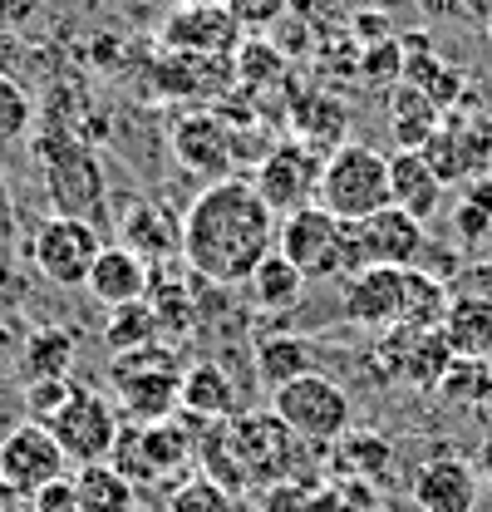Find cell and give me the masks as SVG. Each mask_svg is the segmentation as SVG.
<instances>
[{"mask_svg": "<svg viewBox=\"0 0 492 512\" xmlns=\"http://www.w3.org/2000/svg\"><path fill=\"white\" fill-rule=\"evenodd\" d=\"M119 237H123V247L138 252L148 266L183 261V212H173L158 197H138V202L123 207Z\"/></svg>", "mask_w": 492, "mask_h": 512, "instance_id": "18", "label": "cell"}, {"mask_svg": "<svg viewBox=\"0 0 492 512\" xmlns=\"http://www.w3.org/2000/svg\"><path fill=\"white\" fill-rule=\"evenodd\" d=\"M104 340L114 355H128V350H143L153 340H163V320L148 301H133V306H119L109 311V325H104Z\"/></svg>", "mask_w": 492, "mask_h": 512, "instance_id": "31", "label": "cell"}, {"mask_svg": "<svg viewBox=\"0 0 492 512\" xmlns=\"http://www.w3.org/2000/svg\"><path fill=\"white\" fill-rule=\"evenodd\" d=\"M404 281H409V266H365L355 276H345L340 286V311L350 325L360 330H399L404 320Z\"/></svg>", "mask_w": 492, "mask_h": 512, "instance_id": "16", "label": "cell"}, {"mask_svg": "<svg viewBox=\"0 0 492 512\" xmlns=\"http://www.w3.org/2000/svg\"><path fill=\"white\" fill-rule=\"evenodd\" d=\"M237 429V448H242V468L251 478V488H271V483H286V478H301V439L276 419V414H237L232 419Z\"/></svg>", "mask_w": 492, "mask_h": 512, "instance_id": "13", "label": "cell"}, {"mask_svg": "<svg viewBox=\"0 0 492 512\" xmlns=\"http://www.w3.org/2000/svg\"><path fill=\"white\" fill-rule=\"evenodd\" d=\"M183 414L187 419H237V389L222 365L197 360L183 370Z\"/></svg>", "mask_w": 492, "mask_h": 512, "instance_id": "25", "label": "cell"}, {"mask_svg": "<svg viewBox=\"0 0 492 512\" xmlns=\"http://www.w3.org/2000/svg\"><path fill=\"white\" fill-rule=\"evenodd\" d=\"M473 463H478V478H483V488H492V439L478 448V458H473Z\"/></svg>", "mask_w": 492, "mask_h": 512, "instance_id": "44", "label": "cell"}, {"mask_svg": "<svg viewBox=\"0 0 492 512\" xmlns=\"http://www.w3.org/2000/svg\"><path fill=\"white\" fill-rule=\"evenodd\" d=\"M69 380H30L25 384V414L35 419V424H50L55 414H60V404L69 399Z\"/></svg>", "mask_w": 492, "mask_h": 512, "instance_id": "41", "label": "cell"}, {"mask_svg": "<svg viewBox=\"0 0 492 512\" xmlns=\"http://www.w3.org/2000/svg\"><path fill=\"white\" fill-rule=\"evenodd\" d=\"M74 503L79 512H138V488L114 463H84L74 468Z\"/></svg>", "mask_w": 492, "mask_h": 512, "instance_id": "27", "label": "cell"}, {"mask_svg": "<svg viewBox=\"0 0 492 512\" xmlns=\"http://www.w3.org/2000/svg\"><path fill=\"white\" fill-rule=\"evenodd\" d=\"M276 252L286 256L306 281H315V276H340L345 281V222L330 217L320 202H310L301 212L281 217Z\"/></svg>", "mask_w": 492, "mask_h": 512, "instance_id": "11", "label": "cell"}, {"mask_svg": "<svg viewBox=\"0 0 492 512\" xmlns=\"http://www.w3.org/2000/svg\"><path fill=\"white\" fill-rule=\"evenodd\" d=\"M492 232V183H473L458 207V242H483Z\"/></svg>", "mask_w": 492, "mask_h": 512, "instance_id": "38", "label": "cell"}, {"mask_svg": "<svg viewBox=\"0 0 492 512\" xmlns=\"http://www.w3.org/2000/svg\"><path fill=\"white\" fill-rule=\"evenodd\" d=\"M192 424H197V473L222 483L232 498H242L251 488V478L242 468V448H237L232 419H192Z\"/></svg>", "mask_w": 492, "mask_h": 512, "instance_id": "22", "label": "cell"}, {"mask_svg": "<svg viewBox=\"0 0 492 512\" xmlns=\"http://www.w3.org/2000/svg\"><path fill=\"white\" fill-rule=\"evenodd\" d=\"M178 5H212V0H178Z\"/></svg>", "mask_w": 492, "mask_h": 512, "instance_id": "47", "label": "cell"}, {"mask_svg": "<svg viewBox=\"0 0 492 512\" xmlns=\"http://www.w3.org/2000/svg\"><path fill=\"white\" fill-rule=\"evenodd\" d=\"M424 5H429L433 15H448V20H453V15H468V10H463L458 0H424Z\"/></svg>", "mask_w": 492, "mask_h": 512, "instance_id": "45", "label": "cell"}, {"mask_svg": "<svg viewBox=\"0 0 492 512\" xmlns=\"http://www.w3.org/2000/svg\"><path fill=\"white\" fill-rule=\"evenodd\" d=\"M246 291H251V301H256L266 316H286V311L301 306V296H306V276H301L281 252H271L256 271H251Z\"/></svg>", "mask_w": 492, "mask_h": 512, "instance_id": "28", "label": "cell"}, {"mask_svg": "<svg viewBox=\"0 0 492 512\" xmlns=\"http://www.w3.org/2000/svg\"><path fill=\"white\" fill-rule=\"evenodd\" d=\"M310 370H315V345L306 335H266V340H256V375H261V384L271 394L281 384L310 375Z\"/></svg>", "mask_w": 492, "mask_h": 512, "instance_id": "29", "label": "cell"}, {"mask_svg": "<svg viewBox=\"0 0 492 512\" xmlns=\"http://www.w3.org/2000/svg\"><path fill=\"white\" fill-rule=\"evenodd\" d=\"M109 384H114V404L128 424H163L183 409V365L168 340L114 355Z\"/></svg>", "mask_w": 492, "mask_h": 512, "instance_id": "3", "label": "cell"}, {"mask_svg": "<svg viewBox=\"0 0 492 512\" xmlns=\"http://www.w3.org/2000/svg\"><path fill=\"white\" fill-rule=\"evenodd\" d=\"M458 360H488L492 355V296L483 291H453L448 316L438 325Z\"/></svg>", "mask_w": 492, "mask_h": 512, "instance_id": "23", "label": "cell"}, {"mask_svg": "<svg viewBox=\"0 0 492 512\" xmlns=\"http://www.w3.org/2000/svg\"><path fill=\"white\" fill-rule=\"evenodd\" d=\"M345 104H335V99H310L306 109H301V138H306L310 148H320V153H335L340 143H345Z\"/></svg>", "mask_w": 492, "mask_h": 512, "instance_id": "33", "label": "cell"}, {"mask_svg": "<svg viewBox=\"0 0 492 512\" xmlns=\"http://www.w3.org/2000/svg\"><path fill=\"white\" fill-rule=\"evenodd\" d=\"M261 512H325V488H306V478L271 483L261 493Z\"/></svg>", "mask_w": 492, "mask_h": 512, "instance_id": "36", "label": "cell"}, {"mask_svg": "<svg viewBox=\"0 0 492 512\" xmlns=\"http://www.w3.org/2000/svg\"><path fill=\"white\" fill-rule=\"evenodd\" d=\"M453 360L458 355H453L443 330H409V325H399V330H389L379 340V370H384V380L394 384L438 389L443 375L453 370Z\"/></svg>", "mask_w": 492, "mask_h": 512, "instance_id": "14", "label": "cell"}, {"mask_svg": "<svg viewBox=\"0 0 492 512\" xmlns=\"http://www.w3.org/2000/svg\"><path fill=\"white\" fill-rule=\"evenodd\" d=\"M69 468L74 463H69V453L60 448V439L45 424H35V419L15 424L0 439V488L15 493V498H35L40 488L69 478Z\"/></svg>", "mask_w": 492, "mask_h": 512, "instance_id": "10", "label": "cell"}, {"mask_svg": "<svg viewBox=\"0 0 492 512\" xmlns=\"http://www.w3.org/2000/svg\"><path fill=\"white\" fill-rule=\"evenodd\" d=\"M360 74H365V84H384V89H394V84L404 79V50H399V40L389 35V40H374V45H365Z\"/></svg>", "mask_w": 492, "mask_h": 512, "instance_id": "37", "label": "cell"}, {"mask_svg": "<svg viewBox=\"0 0 492 512\" xmlns=\"http://www.w3.org/2000/svg\"><path fill=\"white\" fill-rule=\"evenodd\" d=\"M492 384V365L488 360H453V370L443 375V384L433 389V394H443L448 404H478V394Z\"/></svg>", "mask_w": 492, "mask_h": 512, "instance_id": "35", "label": "cell"}, {"mask_svg": "<svg viewBox=\"0 0 492 512\" xmlns=\"http://www.w3.org/2000/svg\"><path fill=\"white\" fill-rule=\"evenodd\" d=\"M30 503L40 512H79V503H74V473L60 478V483H50V488H40Z\"/></svg>", "mask_w": 492, "mask_h": 512, "instance_id": "43", "label": "cell"}, {"mask_svg": "<svg viewBox=\"0 0 492 512\" xmlns=\"http://www.w3.org/2000/svg\"><path fill=\"white\" fill-rule=\"evenodd\" d=\"M271 414L310 448H330L345 429H350V394L330 375L310 370L301 380L281 384L276 399H271Z\"/></svg>", "mask_w": 492, "mask_h": 512, "instance_id": "6", "label": "cell"}, {"mask_svg": "<svg viewBox=\"0 0 492 512\" xmlns=\"http://www.w3.org/2000/svg\"><path fill=\"white\" fill-rule=\"evenodd\" d=\"M384 104H389V128H394V143L399 148H424L433 133L443 128V109L433 104L419 84H409V79H399Z\"/></svg>", "mask_w": 492, "mask_h": 512, "instance_id": "24", "label": "cell"}, {"mask_svg": "<svg viewBox=\"0 0 492 512\" xmlns=\"http://www.w3.org/2000/svg\"><path fill=\"white\" fill-rule=\"evenodd\" d=\"M443 178L433 173V163L419 153V148H394L389 153V202L404 207L409 217L429 222L433 212L443 207Z\"/></svg>", "mask_w": 492, "mask_h": 512, "instance_id": "21", "label": "cell"}, {"mask_svg": "<svg viewBox=\"0 0 492 512\" xmlns=\"http://www.w3.org/2000/svg\"><path fill=\"white\" fill-rule=\"evenodd\" d=\"M429 222L409 217L404 207H384L365 222H345V276L365 271V266H419V256L429 252Z\"/></svg>", "mask_w": 492, "mask_h": 512, "instance_id": "7", "label": "cell"}, {"mask_svg": "<svg viewBox=\"0 0 492 512\" xmlns=\"http://www.w3.org/2000/svg\"><path fill=\"white\" fill-rule=\"evenodd\" d=\"M35 153H40V178H45L55 217L99 222L104 217V197H109V178H104L99 153L74 128H40L35 133Z\"/></svg>", "mask_w": 492, "mask_h": 512, "instance_id": "2", "label": "cell"}, {"mask_svg": "<svg viewBox=\"0 0 492 512\" xmlns=\"http://www.w3.org/2000/svg\"><path fill=\"white\" fill-rule=\"evenodd\" d=\"M173 158L183 163V173H197L202 183H222V178H232L237 138L212 114H187L173 128Z\"/></svg>", "mask_w": 492, "mask_h": 512, "instance_id": "19", "label": "cell"}, {"mask_svg": "<svg viewBox=\"0 0 492 512\" xmlns=\"http://www.w3.org/2000/svg\"><path fill=\"white\" fill-rule=\"evenodd\" d=\"M109 463L119 468L138 493L163 488L173 478L183 483V478H192V468H197V434H183L173 419H163V424H128L123 419L119 444L109 453Z\"/></svg>", "mask_w": 492, "mask_h": 512, "instance_id": "4", "label": "cell"}, {"mask_svg": "<svg viewBox=\"0 0 492 512\" xmlns=\"http://www.w3.org/2000/svg\"><path fill=\"white\" fill-rule=\"evenodd\" d=\"M409 498L419 512H478V503H483L478 463L463 458V453L424 458L409 478Z\"/></svg>", "mask_w": 492, "mask_h": 512, "instance_id": "17", "label": "cell"}, {"mask_svg": "<svg viewBox=\"0 0 492 512\" xmlns=\"http://www.w3.org/2000/svg\"><path fill=\"white\" fill-rule=\"evenodd\" d=\"M35 124V104H30V89L10 74H0V153L25 143V133Z\"/></svg>", "mask_w": 492, "mask_h": 512, "instance_id": "32", "label": "cell"}, {"mask_svg": "<svg viewBox=\"0 0 492 512\" xmlns=\"http://www.w3.org/2000/svg\"><path fill=\"white\" fill-rule=\"evenodd\" d=\"M473 414H478V419H483V424H488V429H492V384H488V389H483V394H478V404H473Z\"/></svg>", "mask_w": 492, "mask_h": 512, "instance_id": "46", "label": "cell"}, {"mask_svg": "<svg viewBox=\"0 0 492 512\" xmlns=\"http://www.w3.org/2000/svg\"><path fill=\"white\" fill-rule=\"evenodd\" d=\"M0 512H10V508H5V503H0Z\"/></svg>", "mask_w": 492, "mask_h": 512, "instance_id": "49", "label": "cell"}, {"mask_svg": "<svg viewBox=\"0 0 492 512\" xmlns=\"http://www.w3.org/2000/svg\"><path fill=\"white\" fill-rule=\"evenodd\" d=\"M99 252H104L99 227L94 222H79V217H50L30 237L35 271L45 281H55V286H89V271H94Z\"/></svg>", "mask_w": 492, "mask_h": 512, "instance_id": "12", "label": "cell"}, {"mask_svg": "<svg viewBox=\"0 0 492 512\" xmlns=\"http://www.w3.org/2000/svg\"><path fill=\"white\" fill-rule=\"evenodd\" d=\"M232 69H237V79H251V84H256V74H281L286 60H281L266 40H246L242 50H237V60H232Z\"/></svg>", "mask_w": 492, "mask_h": 512, "instance_id": "42", "label": "cell"}, {"mask_svg": "<svg viewBox=\"0 0 492 512\" xmlns=\"http://www.w3.org/2000/svg\"><path fill=\"white\" fill-rule=\"evenodd\" d=\"M217 5H227V15L242 25L246 35H261V30H271L286 10H291V0H217Z\"/></svg>", "mask_w": 492, "mask_h": 512, "instance_id": "39", "label": "cell"}, {"mask_svg": "<svg viewBox=\"0 0 492 512\" xmlns=\"http://www.w3.org/2000/svg\"><path fill=\"white\" fill-rule=\"evenodd\" d=\"M315 202L340 222H365L374 212H384L389 207V158L369 143H340L335 153H325Z\"/></svg>", "mask_w": 492, "mask_h": 512, "instance_id": "5", "label": "cell"}, {"mask_svg": "<svg viewBox=\"0 0 492 512\" xmlns=\"http://www.w3.org/2000/svg\"><path fill=\"white\" fill-rule=\"evenodd\" d=\"M168 512H237V498H232L222 483L192 473V478H183V483L168 493Z\"/></svg>", "mask_w": 492, "mask_h": 512, "instance_id": "34", "label": "cell"}, {"mask_svg": "<svg viewBox=\"0 0 492 512\" xmlns=\"http://www.w3.org/2000/svg\"><path fill=\"white\" fill-rule=\"evenodd\" d=\"M488 40H492V15H488Z\"/></svg>", "mask_w": 492, "mask_h": 512, "instance_id": "48", "label": "cell"}, {"mask_svg": "<svg viewBox=\"0 0 492 512\" xmlns=\"http://www.w3.org/2000/svg\"><path fill=\"white\" fill-rule=\"evenodd\" d=\"M45 429L60 439V448L69 453V463L84 468V463H109V453L119 444L123 414L109 394H99V389H89V384H74L69 399L60 404V414H55Z\"/></svg>", "mask_w": 492, "mask_h": 512, "instance_id": "8", "label": "cell"}, {"mask_svg": "<svg viewBox=\"0 0 492 512\" xmlns=\"http://www.w3.org/2000/svg\"><path fill=\"white\" fill-rule=\"evenodd\" d=\"M281 217L246 178L207 183L183 212V261L212 286H246L251 271L276 252Z\"/></svg>", "mask_w": 492, "mask_h": 512, "instance_id": "1", "label": "cell"}, {"mask_svg": "<svg viewBox=\"0 0 492 512\" xmlns=\"http://www.w3.org/2000/svg\"><path fill=\"white\" fill-rule=\"evenodd\" d=\"M148 286H153V266L138 252H128L123 242H109L94 271H89V296L104 306V311H119V306H133V301H148Z\"/></svg>", "mask_w": 492, "mask_h": 512, "instance_id": "20", "label": "cell"}, {"mask_svg": "<svg viewBox=\"0 0 492 512\" xmlns=\"http://www.w3.org/2000/svg\"><path fill=\"white\" fill-rule=\"evenodd\" d=\"M320 173H325V153L310 148L306 138H281L276 148L261 153V168H256V192L266 197V207L276 217H291L310 207L320 197Z\"/></svg>", "mask_w": 492, "mask_h": 512, "instance_id": "9", "label": "cell"}, {"mask_svg": "<svg viewBox=\"0 0 492 512\" xmlns=\"http://www.w3.org/2000/svg\"><path fill=\"white\" fill-rule=\"evenodd\" d=\"M330 463L340 478H360V483H379L394 463V444L374 429H345L335 444H330Z\"/></svg>", "mask_w": 492, "mask_h": 512, "instance_id": "26", "label": "cell"}, {"mask_svg": "<svg viewBox=\"0 0 492 512\" xmlns=\"http://www.w3.org/2000/svg\"><path fill=\"white\" fill-rule=\"evenodd\" d=\"M15 261H20V232H15V202H10V183L0 173V291L15 281Z\"/></svg>", "mask_w": 492, "mask_h": 512, "instance_id": "40", "label": "cell"}, {"mask_svg": "<svg viewBox=\"0 0 492 512\" xmlns=\"http://www.w3.org/2000/svg\"><path fill=\"white\" fill-rule=\"evenodd\" d=\"M163 45L178 55H197V60H237L246 45V30L227 15V5H178L163 20Z\"/></svg>", "mask_w": 492, "mask_h": 512, "instance_id": "15", "label": "cell"}, {"mask_svg": "<svg viewBox=\"0 0 492 512\" xmlns=\"http://www.w3.org/2000/svg\"><path fill=\"white\" fill-rule=\"evenodd\" d=\"M74 335L60 330V325H40L30 330L25 350H20V370H25V384L30 380H69L74 370Z\"/></svg>", "mask_w": 492, "mask_h": 512, "instance_id": "30", "label": "cell"}]
</instances>
